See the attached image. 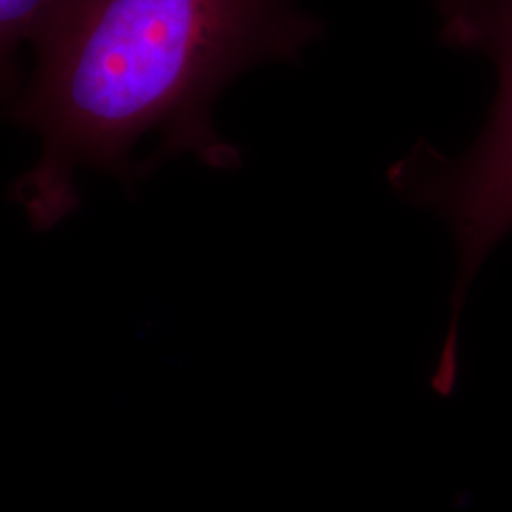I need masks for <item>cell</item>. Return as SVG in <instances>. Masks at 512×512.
<instances>
[{
  "label": "cell",
  "mask_w": 512,
  "mask_h": 512,
  "mask_svg": "<svg viewBox=\"0 0 512 512\" xmlns=\"http://www.w3.org/2000/svg\"><path fill=\"white\" fill-rule=\"evenodd\" d=\"M319 35L298 0H50L31 35L33 80L12 109L42 154L14 198L35 230H50L78 207V169L133 177L131 150L148 133L162 135L160 158L194 152L236 167L209 122L215 97Z\"/></svg>",
  "instance_id": "cell-1"
},
{
  "label": "cell",
  "mask_w": 512,
  "mask_h": 512,
  "mask_svg": "<svg viewBox=\"0 0 512 512\" xmlns=\"http://www.w3.org/2000/svg\"><path fill=\"white\" fill-rule=\"evenodd\" d=\"M446 38L494 61L499 90L488 126L458 162L408 158L391 179L410 198L439 209L458 245V279L446 355L459 353V319L486 256L512 230V0H439Z\"/></svg>",
  "instance_id": "cell-2"
},
{
  "label": "cell",
  "mask_w": 512,
  "mask_h": 512,
  "mask_svg": "<svg viewBox=\"0 0 512 512\" xmlns=\"http://www.w3.org/2000/svg\"><path fill=\"white\" fill-rule=\"evenodd\" d=\"M50 0H0V97H8L18 86L19 46L37 27Z\"/></svg>",
  "instance_id": "cell-3"
}]
</instances>
